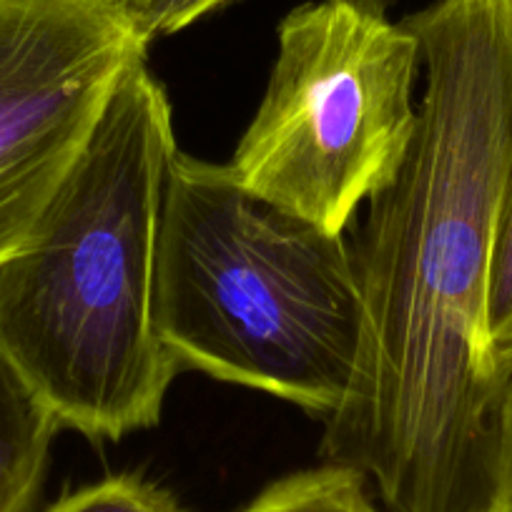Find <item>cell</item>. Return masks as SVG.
<instances>
[{
  "label": "cell",
  "instance_id": "cell-10",
  "mask_svg": "<svg viewBox=\"0 0 512 512\" xmlns=\"http://www.w3.org/2000/svg\"><path fill=\"white\" fill-rule=\"evenodd\" d=\"M229 3L231 0H144L134 16L144 36L154 43L156 38L171 36Z\"/></svg>",
  "mask_w": 512,
  "mask_h": 512
},
{
  "label": "cell",
  "instance_id": "cell-3",
  "mask_svg": "<svg viewBox=\"0 0 512 512\" xmlns=\"http://www.w3.org/2000/svg\"><path fill=\"white\" fill-rule=\"evenodd\" d=\"M156 327L181 372L327 420L352 392L362 357L352 244L256 199L226 164L179 151L161 209Z\"/></svg>",
  "mask_w": 512,
  "mask_h": 512
},
{
  "label": "cell",
  "instance_id": "cell-12",
  "mask_svg": "<svg viewBox=\"0 0 512 512\" xmlns=\"http://www.w3.org/2000/svg\"><path fill=\"white\" fill-rule=\"evenodd\" d=\"M342 3H349V6H354L357 11L369 13V16L387 18V11L395 6L397 0H342Z\"/></svg>",
  "mask_w": 512,
  "mask_h": 512
},
{
  "label": "cell",
  "instance_id": "cell-6",
  "mask_svg": "<svg viewBox=\"0 0 512 512\" xmlns=\"http://www.w3.org/2000/svg\"><path fill=\"white\" fill-rule=\"evenodd\" d=\"M58 430V417L0 354V512L31 510Z\"/></svg>",
  "mask_w": 512,
  "mask_h": 512
},
{
  "label": "cell",
  "instance_id": "cell-5",
  "mask_svg": "<svg viewBox=\"0 0 512 512\" xmlns=\"http://www.w3.org/2000/svg\"><path fill=\"white\" fill-rule=\"evenodd\" d=\"M149 46L123 0H0V264L36 229Z\"/></svg>",
  "mask_w": 512,
  "mask_h": 512
},
{
  "label": "cell",
  "instance_id": "cell-1",
  "mask_svg": "<svg viewBox=\"0 0 512 512\" xmlns=\"http://www.w3.org/2000/svg\"><path fill=\"white\" fill-rule=\"evenodd\" d=\"M402 23L425 93L352 244L362 357L319 455L372 480L387 512H500L507 379L485 312L512 189V0H432Z\"/></svg>",
  "mask_w": 512,
  "mask_h": 512
},
{
  "label": "cell",
  "instance_id": "cell-11",
  "mask_svg": "<svg viewBox=\"0 0 512 512\" xmlns=\"http://www.w3.org/2000/svg\"><path fill=\"white\" fill-rule=\"evenodd\" d=\"M500 512H512V369L507 374L500 415Z\"/></svg>",
  "mask_w": 512,
  "mask_h": 512
},
{
  "label": "cell",
  "instance_id": "cell-8",
  "mask_svg": "<svg viewBox=\"0 0 512 512\" xmlns=\"http://www.w3.org/2000/svg\"><path fill=\"white\" fill-rule=\"evenodd\" d=\"M485 327L497 369L507 379L512 369V189L502 206L495 246H492Z\"/></svg>",
  "mask_w": 512,
  "mask_h": 512
},
{
  "label": "cell",
  "instance_id": "cell-4",
  "mask_svg": "<svg viewBox=\"0 0 512 512\" xmlns=\"http://www.w3.org/2000/svg\"><path fill=\"white\" fill-rule=\"evenodd\" d=\"M417 38L342 0L279 23L277 61L229 171L277 209L344 234L359 204L395 179L417 128Z\"/></svg>",
  "mask_w": 512,
  "mask_h": 512
},
{
  "label": "cell",
  "instance_id": "cell-7",
  "mask_svg": "<svg viewBox=\"0 0 512 512\" xmlns=\"http://www.w3.org/2000/svg\"><path fill=\"white\" fill-rule=\"evenodd\" d=\"M239 512H382L367 492V477L349 465L324 462L272 482Z\"/></svg>",
  "mask_w": 512,
  "mask_h": 512
},
{
  "label": "cell",
  "instance_id": "cell-2",
  "mask_svg": "<svg viewBox=\"0 0 512 512\" xmlns=\"http://www.w3.org/2000/svg\"><path fill=\"white\" fill-rule=\"evenodd\" d=\"M176 154L169 96L136 63L36 229L0 264V354L61 427L88 440L159 425L181 372L156 327Z\"/></svg>",
  "mask_w": 512,
  "mask_h": 512
},
{
  "label": "cell",
  "instance_id": "cell-13",
  "mask_svg": "<svg viewBox=\"0 0 512 512\" xmlns=\"http://www.w3.org/2000/svg\"><path fill=\"white\" fill-rule=\"evenodd\" d=\"M123 3H126V6H128V8H131V13H134V11H136V8H139V6H141V3H144V0H123Z\"/></svg>",
  "mask_w": 512,
  "mask_h": 512
},
{
  "label": "cell",
  "instance_id": "cell-9",
  "mask_svg": "<svg viewBox=\"0 0 512 512\" xmlns=\"http://www.w3.org/2000/svg\"><path fill=\"white\" fill-rule=\"evenodd\" d=\"M46 512H186L171 492L136 475H113L61 497Z\"/></svg>",
  "mask_w": 512,
  "mask_h": 512
}]
</instances>
